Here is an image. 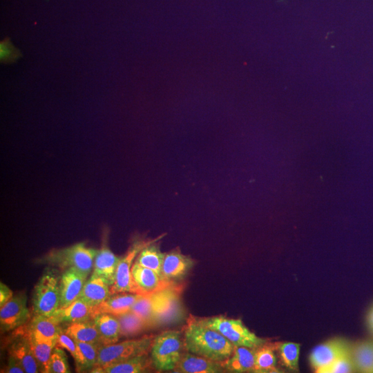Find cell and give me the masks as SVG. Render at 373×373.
<instances>
[{"label": "cell", "mask_w": 373, "mask_h": 373, "mask_svg": "<svg viewBox=\"0 0 373 373\" xmlns=\"http://www.w3.org/2000/svg\"><path fill=\"white\" fill-rule=\"evenodd\" d=\"M87 276L75 268L64 270L59 280V308H64L79 298Z\"/></svg>", "instance_id": "13"}, {"label": "cell", "mask_w": 373, "mask_h": 373, "mask_svg": "<svg viewBox=\"0 0 373 373\" xmlns=\"http://www.w3.org/2000/svg\"><path fill=\"white\" fill-rule=\"evenodd\" d=\"M198 318L202 323L220 333L234 346L256 348L267 342L266 339L258 337L251 332L240 319L222 315Z\"/></svg>", "instance_id": "7"}, {"label": "cell", "mask_w": 373, "mask_h": 373, "mask_svg": "<svg viewBox=\"0 0 373 373\" xmlns=\"http://www.w3.org/2000/svg\"><path fill=\"white\" fill-rule=\"evenodd\" d=\"M153 369L155 367L151 356L146 354L115 363L98 370L96 373H141Z\"/></svg>", "instance_id": "22"}, {"label": "cell", "mask_w": 373, "mask_h": 373, "mask_svg": "<svg viewBox=\"0 0 373 373\" xmlns=\"http://www.w3.org/2000/svg\"><path fill=\"white\" fill-rule=\"evenodd\" d=\"M183 286L175 284L153 294V327L178 324L185 319L180 294Z\"/></svg>", "instance_id": "3"}, {"label": "cell", "mask_w": 373, "mask_h": 373, "mask_svg": "<svg viewBox=\"0 0 373 373\" xmlns=\"http://www.w3.org/2000/svg\"><path fill=\"white\" fill-rule=\"evenodd\" d=\"M15 338L8 346V355L16 358L26 373L39 372L38 363L33 354L29 338L21 327L15 329Z\"/></svg>", "instance_id": "12"}, {"label": "cell", "mask_w": 373, "mask_h": 373, "mask_svg": "<svg viewBox=\"0 0 373 373\" xmlns=\"http://www.w3.org/2000/svg\"><path fill=\"white\" fill-rule=\"evenodd\" d=\"M59 280L60 278L52 270L44 272L33 291L34 315L50 317L59 309Z\"/></svg>", "instance_id": "8"}, {"label": "cell", "mask_w": 373, "mask_h": 373, "mask_svg": "<svg viewBox=\"0 0 373 373\" xmlns=\"http://www.w3.org/2000/svg\"><path fill=\"white\" fill-rule=\"evenodd\" d=\"M93 320L98 330L102 345L117 343L121 336L120 325L117 318L112 314H96Z\"/></svg>", "instance_id": "23"}, {"label": "cell", "mask_w": 373, "mask_h": 373, "mask_svg": "<svg viewBox=\"0 0 373 373\" xmlns=\"http://www.w3.org/2000/svg\"><path fill=\"white\" fill-rule=\"evenodd\" d=\"M56 347L66 350L75 358L77 352V345L75 340L61 330L57 337Z\"/></svg>", "instance_id": "36"}, {"label": "cell", "mask_w": 373, "mask_h": 373, "mask_svg": "<svg viewBox=\"0 0 373 373\" xmlns=\"http://www.w3.org/2000/svg\"><path fill=\"white\" fill-rule=\"evenodd\" d=\"M110 289L111 286L106 279L93 272L86 281L78 298L93 309L111 296Z\"/></svg>", "instance_id": "15"}, {"label": "cell", "mask_w": 373, "mask_h": 373, "mask_svg": "<svg viewBox=\"0 0 373 373\" xmlns=\"http://www.w3.org/2000/svg\"><path fill=\"white\" fill-rule=\"evenodd\" d=\"M351 353L356 372L373 373V341H358L351 345Z\"/></svg>", "instance_id": "25"}, {"label": "cell", "mask_w": 373, "mask_h": 373, "mask_svg": "<svg viewBox=\"0 0 373 373\" xmlns=\"http://www.w3.org/2000/svg\"><path fill=\"white\" fill-rule=\"evenodd\" d=\"M186 352L215 361H224L232 354L234 345L218 331L202 323L191 314L183 329Z\"/></svg>", "instance_id": "1"}, {"label": "cell", "mask_w": 373, "mask_h": 373, "mask_svg": "<svg viewBox=\"0 0 373 373\" xmlns=\"http://www.w3.org/2000/svg\"><path fill=\"white\" fill-rule=\"evenodd\" d=\"M115 316L119 323L121 336H133L148 328L143 320L131 310Z\"/></svg>", "instance_id": "30"}, {"label": "cell", "mask_w": 373, "mask_h": 373, "mask_svg": "<svg viewBox=\"0 0 373 373\" xmlns=\"http://www.w3.org/2000/svg\"><path fill=\"white\" fill-rule=\"evenodd\" d=\"M278 343L266 342L255 350V365L254 372L268 373L278 372L276 367L275 350Z\"/></svg>", "instance_id": "26"}, {"label": "cell", "mask_w": 373, "mask_h": 373, "mask_svg": "<svg viewBox=\"0 0 373 373\" xmlns=\"http://www.w3.org/2000/svg\"><path fill=\"white\" fill-rule=\"evenodd\" d=\"M67 356L62 348L55 347L49 361L48 373L70 372Z\"/></svg>", "instance_id": "34"}, {"label": "cell", "mask_w": 373, "mask_h": 373, "mask_svg": "<svg viewBox=\"0 0 373 373\" xmlns=\"http://www.w3.org/2000/svg\"><path fill=\"white\" fill-rule=\"evenodd\" d=\"M165 256L160 248L159 240L146 246L138 254L135 262L141 266L155 271L162 278V268Z\"/></svg>", "instance_id": "27"}, {"label": "cell", "mask_w": 373, "mask_h": 373, "mask_svg": "<svg viewBox=\"0 0 373 373\" xmlns=\"http://www.w3.org/2000/svg\"><path fill=\"white\" fill-rule=\"evenodd\" d=\"M120 258L117 256L106 243L103 244L95 256L93 272L106 279L111 287L115 282Z\"/></svg>", "instance_id": "18"}, {"label": "cell", "mask_w": 373, "mask_h": 373, "mask_svg": "<svg viewBox=\"0 0 373 373\" xmlns=\"http://www.w3.org/2000/svg\"><path fill=\"white\" fill-rule=\"evenodd\" d=\"M178 373H221L225 370L220 361H215L189 352H184L172 371Z\"/></svg>", "instance_id": "14"}, {"label": "cell", "mask_w": 373, "mask_h": 373, "mask_svg": "<svg viewBox=\"0 0 373 373\" xmlns=\"http://www.w3.org/2000/svg\"><path fill=\"white\" fill-rule=\"evenodd\" d=\"M133 277L137 285L146 293H155L175 285L163 280L155 271L136 263L131 267Z\"/></svg>", "instance_id": "20"}, {"label": "cell", "mask_w": 373, "mask_h": 373, "mask_svg": "<svg viewBox=\"0 0 373 373\" xmlns=\"http://www.w3.org/2000/svg\"><path fill=\"white\" fill-rule=\"evenodd\" d=\"M75 342L77 352L74 360L77 372L92 370L97 363L99 345L85 342Z\"/></svg>", "instance_id": "28"}, {"label": "cell", "mask_w": 373, "mask_h": 373, "mask_svg": "<svg viewBox=\"0 0 373 373\" xmlns=\"http://www.w3.org/2000/svg\"><path fill=\"white\" fill-rule=\"evenodd\" d=\"M97 250L86 247L85 242H78L65 248L52 249L42 260L64 270L75 268L88 276Z\"/></svg>", "instance_id": "5"}, {"label": "cell", "mask_w": 373, "mask_h": 373, "mask_svg": "<svg viewBox=\"0 0 373 373\" xmlns=\"http://www.w3.org/2000/svg\"><path fill=\"white\" fill-rule=\"evenodd\" d=\"M255 350L256 348L245 346H235L231 356L221 362L225 372H254Z\"/></svg>", "instance_id": "17"}, {"label": "cell", "mask_w": 373, "mask_h": 373, "mask_svg": "<svg viewBox=\"0 0 373 373\" xmlns=\"http://www.w3.org/2000/svg\"><path fill=\"white\" fill-rule=\"evenodd\" d=\"M142 294L117 293L111 296L99 305L95 307L93 317L98 314L106 313L114 316L123 314L131 310L133 304Z\"/></svg>", "instance_id": "19"}, {"label": "cell", "mask_w": 373, "mask_h": 373, "mask_svg": "<svg viewBox=\"0 0 373 373\" xmlns=\"http://www.w3.org/2000/svg\"><path fill=\"white\" fill-rule=\"evenodd\" d=\"M12 290L3 283H0V307L7 303L13 296Z\"/></svg>", "instance_id": "38"}, {"label": "cell", "mask_w": 373, "mask_h": 373, "mask_svg": "<svg viewBox=\"0 0 373 373\" xmlns=\"http://www.w3.org/2000/svg\"><path fill=\"white\" fill-rule=\"evenodd\" d=\"M64 331L75 341L101 345L99 334L93 319L69 323Z\"/></svg>", "instance_id": "24"}, {"label": "cell", "mask_w": 373, "mask_h": 373, "mask_svg": "<svg viewBox=\"0 0 373 373\" xmlns=\"http://www.w3.org/2000/svg\"><path fill=\"white\" fill-rule=\"evenodd\" d=\"M367 325L370 331L373 334V305L370 309L367 315Z\"/></svg>", "instance_id": "39"}, {"label": "cell", "mask_w": 373, "mask_h": 373, "mask_svg": "<svg viewBox=\"0 0 373 373\" xmlns=\"http://www.w3.org/2000/svg\"><path fill=\"white\" fill-rule=\"evenodd\" d=\"M194 264V260L183 254L179 248L173 249L165 253L162 268V279L178 284L186 277Z\"/></svg>", "instance_id": "10"}, {"label": "cell", "mask_w": 373, "mask_h": 373, "mask_svg": "<svg viewBox=\"0 0 373 373\" xmlns=\"http://www.w3.org/2000/svg\"><path fill=\"white\" fill-rule=\"evenodd\" d=\"M153 294L141 295L131 309L143 320L148 328L153 327Z\"/></svg>", "instance_id": "32"}, {"label": "cell", "mask_w": 373, "mask_h": 373, "mask_svg": "<svg viewBox=\"0 0 373 373\" xmlns=\"http://www.w3.org/2000/svg\"><path fill=\"white\" fill-rule=\"evenodd\" d=\"M0 307L1 331L15 330L28 323L30 319V311L27 307L26 295L23 293L12 296Z\"/></svg>", "instance_id": "9"}, {"label": "cell", "mask_w": 373, "mask_h": 373, "mask_svg": "<svg viewBox=\"0 0 373 373\" xmlns=\"http://www.w3.org/2000/svg\"><path fill=\"white\" fill-rule=\"evenodd\" d=\"M21 328L29 338L33 354L39 365V372L48 373L50 358L57 342L38 341L30 335L23 326H21Z\"/></svg>", "instance_id": "29"}, {"label": "cell", "mask_w": 373, "mask_h": 373, "mask_svg": "<svg viewBox=\"0 0 373 373\" xmlns=\"http://www.w3.org/2000/svg\"><path fill=\"white\" fill-rule=\"evenodd\" d=\"M2 372L6 373H23L25 370L16 358L8 355V364Z\"/></svg>", "instance_id": "37"}, {"label": "cell", "mask_w": 373, "mask_h": 373, "mask_svg": "<svg viewBox=\"0 0 373 373\" xmlns=\"http://www.w3.org/2000/svg\"><path fill=\"white\" fill-rule=\"evenodd\" d=\"M165 235L166 233H162L154 239H144L140 237H136L131 242L125 255L120 258L117 268L115 282L110 289L111 294L117 293L147 294L135 281L131 273V267L135 258L142 249L155 241L160 240Z\"/></svg>", "instance_id": "6"}, {"label": "cell", "mask_w": 373, "mask_h": 373, "mask_svg": "<svg viewBox=\"0 0 373 373\" xmlns=\"http://www.w3.org/2000/svg\"><path fill=\"white\" fill-rule=\"evenodd\" d=\"M51 316L59 324L73 323L93 319V311L88 304L77 298L68 306L58 309Z\"/></svg>", "instance_id": "21"}, {"label": "cell", "mask_w": 373, "mask_h": 373, "mask_svg": "<svg viewBox=\"0 0 373 373\" xmlns=\"http://www.w3.org/2000/svg\"><path fill=\"white\" fill-rule=\"evenodd\" d=\"M22 56L21 51L15 47L10 38L6 37L0 42V60L3 64H11Z\"/></svg>", "instance_id": "35"}, {"label": "cell", "mask_w": 373, "mask_h": 373, "mask_svg": "<svg viewBox=\"0 0 373 373\" xmlns=\"http://www.w3.org/2000/svg\"><path fill=\"white\" fill-rule=\"evenodd\" d=\"M154 338V335H145L140 338L99 345L97 363L91 370V372L96 373L98 370L115 363L149 354L151 352Z\"/></svg>", "instance_id": "4"}, {"label": "cell", "mask_w": 373, "mask_h": 373, "mask_svg": "<svg viewBox=\"0 0 373 373\" xmlns=\"http://www.w3.org/2000/svg\"><path fill=\"white\" fill-rule=\"evenodd\" d=\"M356 372L350 347L339 356L321 373H350Z\"/></svg>", "instance_id": "33"}, {"label": "cell", "mask_w": 373, "mask_h": 373, "mask_svg": "<svg viewBox=\"0 0 373 373\" xmlns=\"http://www.w3.org/2000/svg\"><path fill=\"white\" fill-rule=\"evenodd\" d=\"M345 340L336 338L314 348L309 355V362L316 372H321L350 347Z\"/></svg>", "instance_id": "11"}, {"label": "cell", "mask_w": 373, "mask_h": 373, "mask_svg": "<svg viewBox=\"0 0 373 373\" xmlns=\"http://www.w3.org/2000/svg\"><path fill=\"white\" fill-rule=\"evenodd\" d=\"M300 345L294 342L277 344V350L283 365L289 370L298 371Z\"/></svg>", "instance_id": "31"}, {"label": "cell", "mask_w": 373, "mask_h": 373, "mask_svg": "<svg viewBox=\"0 0 373 373\" xmlns=\"http://www.w3.org/2000/svg\"><path fill=\"white\" fill-rule=\"evenodd\" d=\"M185 351L183 330H166L155 336L150 352L155 369L172 372Z\"/></svg>", "instance_id": "2"}, {"label": "cell", "mask_w": 373, "mask_h": 373, "mask_svg": "<svg viewBox=\"0 0 373 373\" xmlns=\"http://www.w3.org/2000/svg\"><path fill=\"white\" fill-rule=\"evenodd\" d=\"M52 316L34 315L30 323L23 325L34 338L41 341H55L63 329Z\"/></svg>", "instance_id": "16"}]
</instances>
